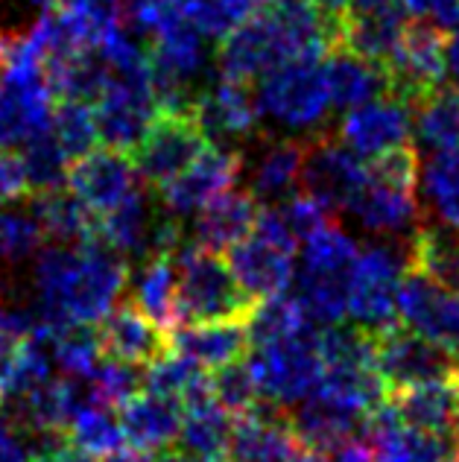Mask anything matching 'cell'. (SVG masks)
Here are the masks:
<instances>
[{"label":"cell","mask_w":459,"mask_h":462,"mask_svg":"<svg viewBox=\"0 0 459 462\" xmlns=\"http://www.w3.org/2000/svg\"><path fill=\"white\" fill-rule=\"evenodd\" d=\"M170 348L197 360L205 372H214L249 355L252 339L246 322H197L170 331Z\"/></svg>","instance_id":"26"},{"label":"cell","mask_w":459,"mask_h":462,"mask_svg":"<svg viewBox=\"0 0 459 462\" xmlns=\"http://www.w3.org/2000/svg\"><path fill=\"white\" fill-rule=\"evenodd\" d=\"M413 135V106L395 94L348 108L340 120V141L360 158H374L386 150L404 147Z\"/></svg>","instance_id":"15"},{"label":"cell","mask_w":459,"mask_h":462,"mask_svg":"<svg viewBox=\"0 0 459 462\" xmlns=\"http://www.w3.org/2000/svg\"><path fill=\"white\" fill-rule=\"evenodd\" d=\"M23 167H27V185L30 193H50V190H62L68 188V170H70V158L65 150L59 147L53 132L47 129L41 135L30 138L23 143Z\"/></svg>","instance_id":"38"},{"label":"cell","mask_w":459,"mask_h":462,"mask_svg":"<svg viewBox=\"0 0 459 462\" xmlns=\"http://www.w3.org/2000/svg\"><path fill=\"white\" fill-rule=\"evenodd\" d=\"M325 79H328L331 106L340 108V112L390 94V79H386L383 65L348 51V47H336L334 53H328Z\"/></svg>","instance_id":"28"},{"label":"cell","mask_w":459,"mask_h":462,"mask_svg":"<svg viewBox=\"0 0 459 462\" xmlns=\"http://www.w3.org/2000/svg\"><path fill=\"white\" fill-rule=\"evenodd\" d=\"M448 74L459 88V23L454 27V35L448 39Z\"/></svg>","instance_id":"46"},{"label":"cell","mask_w":459,"mask_h":462,"mask_svg":"<svg viewBox=\"0 0 459 462\" xmlns=\"http://www.w3.org/2000/svg\"><path fill=\"white\" fill-rule=\"evenodd\" d=\"M369 181V164L340 138L313 135L305 138L301 158V188L308 197L322 202L328 211H348Z\"/></svg>","instance_id":"7"},{"label":"cell","mask_w":459,"mask_h":462,"mask_svg":"<svg viewBox=\"0 0 459 462\" xmlns=\"http://www.w3.org/2000/svg\"><path fill=\"white\" fill-rule=\"evenodd\" d=\"M193 117L199 120L202 132L216 147L243 152L263 135V120L258 112L255 91L249 82L216 77L202 88Z\"/></svg>","instance_id":"10"},{"label":"cell","mask_w":459,"mask_h":462,"mask_svg":"<svg viewBox=\"0 0 459 462\" xmlns=\"http://www.w3.org/2000/svg\"><path fill=\"white\" fill-rule=\"evenodd\" d=\"M208 389H211V398L216 404L232 412L234 419L246 416V412H252L261 404V393H258L255 378H252V372L246 366V357L214 369L208 374Z\"/></svg>","instance_id":"39"},{"label":"cell","mask_w":459,"mask_h":462,"mask_svg":"<svg viewBox=\"0 0 459 462\" xmlns=\"http://www.w3.org/2000/svg\"><path fill=\"white\" fill-rule=\"evenodd\" d=\"M232 430V412L223 410L211 395H202L182 407V428H179L176 448L197 462H225Z\"/></svg>","instance_id":"29"},{"label":"cell","mask_w":459,"mask_h":462,"mask_svg":"<svg viewBox=\"0 0 459 462\" xmlns=\"http://www.w3.org/2000/svg\"><path fill=\"white\" fill-rule=\"evenodd\" d=\"M383 70L390 79V94L413 106L442 85L448 74V35L427 21L407 23L390 59L383 62Z\"/></svg>","instance_id":"8"},{"label":"cell","mask_w":459,"mask_h":462,"mask_svg":"<svg viewBox=\"0 0 459 462\" xmlns=\"http://www.w3.org/2000/svg\"><path fill=\"white\" fill-rule=\"evenodd\" d=\"M409 270L459 293V228L421 223L407 240Z\"/></svg>","instance_id":"31"},{"label":"cell","mask_w":459,"mask_h":462,"mask_svg":"<svg viewBox=\"0 0 459 462\" xmlns=\"http://www.w3.org/2000/svg\"><path fill=\"white\" fill-rule=\"evenodd\" d=\"M301 442L287 421V412L267 401L234 419L225 462H293Z\"/></svg>","instance_id":"19"},{"label":"cell","mask_w":459,"mask_h":462,"mask_svg":"<svg viewBox=\"0 0 459 462\" xmlns=\"http://www.w3.org/2000/svg\"><path fill=\"white\" fill-rule=\"evenodd\" d=\"M401 6L416 21H427L442 30H451L459 23V0H401Z\"/></svg>","instance_id":"43"},{"label":"cell","mask_w":459,"mask_h":462,"mask_svg":"<svg viewBox=\"0 0 459 462\" xmlns=\"http://www.w3.org/2000/svg\"><path fill=\"white\" fill-rule=\"evenodd\" d=\"M68 442L77 445L79 451L91 454L94 459H112L117 451L126 448V436L120 428V419L112 412V407H91L68 424Z\"/></svg>","instance_id":"36"},{"label":"cell","mask_w":459,"mask_h":462,"mask_svg":"<svg viewBox=\"0 0 459 462\" xmlns=\"http://www.w3.org/2000/svg\"><path fill=\"white\" fill-rule=\"evenodd\" d=\"M407 12L401 4L381 6H345L343 12V44L374 62H386L392 47L407 27Z\"/></svg>","instance_id":"27"},{"label":"cell","mask_w":459,"mask_h":462,"mask_svg":"<svg viewBox=\"0 0 459 462\" xmlns=\"http://www.w3.org/2000/svg\"><path fill=\"white\" fill-rule=\"evenodd\" d=\"M117 419L126 445L152 459L155 454L176 448L179 428H182V407L141 389L138 395H132L117 407Z\"/></svg>","instance_id":"22"},{"label":"cell","mask_w":459,"mask_h":462,"mask_svg":"<svg viewBox=\"0 0 459 462\" xmlns=\"http://www.w3.org/2000/svg\"><path fill=\"white\" fill-rule=\"evenodd\" d=\"M50 132L70 162H77V158H82L86 152L96 150V141H100L94 108L86 100H56Z\"/></svg>","instance_id":"37"},{"label":"cell","mask_w":459,"mask_h":462,"mask_svg":"<svg viewBox=\"0 0 459 462\" xmlns=\"http://www.w3.org/2000/svg\"><path fill=\"white\" fill-rule=\"evenodd\" d=\"M132 305H138L167 334L179 328V273L170 254L141 261L132 275Z\"/></svg>","instance_id":"30"},{"label":"cell","mask_w":459,"mask_h":462,"mask_svg":"<svg viewBox=\"0 0 459 462\" xmlns=\"http://www.w3.org/2000/svg\"><path fill=\"white\" fill-rule=\"evenodd\" d=\"M343 44V12L322 9L310 0H263L220 39L214 53L216 77L255 82L272 68L296 59H322Z\"/></svg>","instance_id":"1"},{"label":"cell","mask_w":459,"mask_h":462,"mask_svg":"<svg viewBox=\"0 0 459 462\" xmlns=\"http://www.w3.org/2000/svg\"><path fill=\"white\" fill-rule=\"evenodd\" d=\"M398 322L459 357V293L409 270L398 287Z\"/></svg>","instance_id":"13"},{"label":"cell","mask_w":459,"mask_h":462,"mask_svg":"<svg viewBox=\"0 0 459 462\" xmlns=\"http://www.w3.org/2000/svg\"><path fill=\"white\" fill-rule=\"evenodd\" d=\"M386 404L407 424L459 436V369L445 378L390 389Z\"/></svg>","instance_id":"21"},{"label":"cell","mask_w":459,"mask_h":462,"mask_svg":"<svg viewBox=\"0 0 459 462\" xmlns=\"http://www.w3.org/2000/svg\"><path fill=\"white\" fill-rule=\"evenodd\" d=\"M68 190L86 205V208L100 217L117 208L132 193L141 190V176L135 170L129 152L120 150H91L77 162H70L68 170Z\"/></svg>","instance_id":"14"},{"label":"cell","mask_w":459,"mask_h":462,"mask_svg":"<svg viewBox=\"0 0 459 462\" xmlns=\"http://www.w3.org/2000/svg\"><path fill=\"white\" fill-rule=\"evenodd\" d=\"M421 197L439 223L459 228V150L433 152L421 170Z\"/></svg>","instance_id":"35"},{"label":"cell","mask_w":459,"mask_h":462,"mask_svg":"<svg viewBox=\"0 0 459 462\" xmlns=\"http://www.w3.org/2000/svg\"><path fill=\"white\" fill-rule=\"evenodd\" d=\"M348 214H354L357 223L378 237H409L421 226L418 193L413 188L386 185L372 176Z\"/></svg>","instance_id":"23"},{"label":"cell","mask_w":459,"mask_h":462,"mask_svg":"<svg viewBox=\"0 0 459 462\" xmlns=\"http://www.w3.org/2000/svg\"><path fill=\"white\" fill-rule=\"evenodd\" d=\"M261 120L287 132H319L331 115V94L319 59H296L263 74L255 91Z\"/></svg>","instance_id":"4"},{"label":"cell","mask_w":459,"mask_h":462,"mask_svg":"<svg viewBox=\"0 0 459 462\" xmlns=\"http://www.w3.org/2000/svg\"><path fill=\"white\" fill-rule=\"evenodd\" d=\"M246 366L255 378L261 401L289 410L301 398L310 395L322 374V357L317 351V325L305 328L293 337L255 343L246 355Z\"/></svg>","instance_id":"5"},{"label":"cell","mask_w":459,"mask_h":462,"mask_svg":"<svg viewBox=\"0 0 459 462\" xmlns=\"http://www.w3.org/2000/svg\"><path fill=\"white\" fill-rule=\"evenodd\" d=\"M328 459L325 462H381L378 454L372 451V445H363V442H343L340 448H334L331 454H325Z\"/></svg>","instance_id":"44"},{"label":"cell","mask_w":459,"mask_h":462,"mask_svg":"<svg viewBox=\"0 0 459 462\" xmlns=\"http://www.w3.org/2000/svg\"><path fill=\"white\" fill-rule=\"evenodd\" d=\"M448 462H459V448H456V451H454V457H451Z\"/></svg>","instance_id":"50"},{"label":"cell","mask_w":459,"mask_h":462,"mask_svg":"<svg viewBox=\"0 0 459 462\" xmlns=\"http://www.w3.org/2000/svg\"><path fill=\"white\" fill-rule=\"evenodd\" d=\"M261 205L255 202L249 190L228 188L216 199H211L205 208L190 217L188 237L193 246L208 252H228L237 240H243L252 228H255Z\"/></svg>","instance_id":"24"},{"label":"cell","mask_w":459,"mask_h":462,"mask_svg":"<svg viewBox=\"0 0 459 462\" xmlns=\"http://www.w3.org/2000/svg\"><path fill=\"white\" fill-rule=\"evenodd\" d=\"M225 261L255 299L287 293L296 282V249L255 228L225 252Z\"/></svg>","instance_id":"16"},{"label":"cell","mask_w":459,"mask_h":462,"mask_svg":"<svg viewBox=\"0 0 459 462\" xmlns=\"http://www.w3.org/2000/svg\"><path fill=\"white\" fill-rule=\"evenodd\" d=\"M293 462H325V454H317V451H310V448L301 445Z\"/></svg>","instance_id":"47"},{"label":"cell","mask_w":459,"mask_h":462,"mask_svg":"<svg viewBox=\"0 0 459 462\" xmlns=\"http://www.w3.org/2000/svg\"><path fill=\"white\" fill-rule=\"evenodd\" d=\"M126 284V258L100 237L79 246L47 243L30 263V313L39 328L100 325Z\"/></svg>","instance_id":"2"},{"label":"cell","mask_w":459,"mask_h":462,"mask_svg":"<svg viewBox=\"0 0 459 462\" xmlns=\"http://www.w3.org/2000/svg\"><path fill=\"white\" fill-rule=\"evenodd\" d=\"M179 273V325L197 322H246L258 299L237 282L220 252L193 246L188 240L176 254Z\"/></svg>","instance_id":"3"},{"label":"cell","mask_w":459,"mask_h":462,"mask_svg":"<svg viewBox=\"0 0 459 462\" xmlns=\"http://www.w3.org/2000/svg\"><path fill=\"white\" fill-rule=\"evenodd\" d=\"M413 135L421 150H459V88L436 85L413 103Z\"/></svg>","instance_id":"32"},{"label":"cell","mask_w":459,"mask_h":462,"mask_svg":"<svg viewBox=\"0 0 459 462\" xmlns=\"http://www.w3.org/2000/svg\"><path fill=\"white\" fill-rule=\"evenodd\" d=\"M21 197H30L23 155L15 152V147H0V202Z\"/></svg>","instance_id":"42"},{"label":"cell","mask_w":459,"mask_h":462,"mask_svg":"<svg viewBox=\"0 0 459 462\" xmlns=\"http://www.w3.org/2000/svg\"><path fill=\"white\" fill-rule=\"evenodd\" d=\"M252 155L243 152L246 190L258 205H278L289 199L301 185V158H305V141L298 138H258L252 143ZM243 176V173H240Z\"/></svg>","instance_id":"18"},{"label":"cell","mask_w":459,"mask_h":462,"mask_svg":"<svg viewBox=\"0 0 459 462\" xmlns=\"http://www.w3.org/2000/svg\"><path fill=\"white\" fill-rule=\"evenodd\" d=\"M6 424V419H4V401H0V428Z\"/></svg>","instance_id":"49"},{"label":"cell","mask_w":459,"mask_h":462,"mask_svg":"<svg viewBox=\"0 0 459 462\" xmlns=\"http://www.w3.org/2000/svg\"><path fill=\"white\" fill-rule=\"evenodd\" d=\"M103 355L132 363V366H150L152 360L170 351V334L159 328L147 313L132 301H117L100 319Z\"/></svg>","instance_id":"20"},{"label":"cell","mask_w":459,"mask_h":462,"mask_svg":"<svg viewBox=\"0 0 459 462\" xmlns=\"http://www.w3.org/2000/svg\"><path fill=\"white\" fill-rule=\"evenodd\" d=\"M47 246L44 226L30 197L0 202V301H9L6 284Z\"/></svg>","instance_id":"25"},{"label":"cell","mask_w":459,"mask_h":462,"mask_svg":"<svg viewBox=\"0 0 459 462\" xmlns=\"http://www.w3.org/2000/svg\"><path fill=\"white\" fill-rule=\"evenodd\" d=\"M363 430L381 462H448L459 448V436L407 424L386 401L363 421Z\"/></svg>","instance_id":"17"},{"label":"cell","mask_w":459,"mask_h":462,"mask_svg":"<svg viewBox=\"0 0 459 462\" xmlns=\"http://www.w3.org/2000/svg\"><path fill=\"white\" fill-rule=\"evenodd\" d=\"M240 173H243V152L208 143L197 162L159 188V202L167 214L185 223L197 217L211 199L234 188Z\"/></svg>","instance_id":"12"},{"label":"cell","mask_w":459,"mask_h":462,"mask_svg":"<svg viewBox=\"0 0 459 462\" xmlns=\"http://www.w3.org/2000/svg\"><path fill=\"white\" fill-rule=\"evenodd\" d=\"M41 331L50 339V355L62 374H91L96 363L103 360L100 331L94 325L74 322L62 328H41Z\"/></svg>","instance_id":"34"},{"label":"cell","mask_w":459,"mask_h":462,"mask_svg":"<svg viewBox=\"0 0 459 462\" xmlns=\"http://www.w3.org/2000/svg\"><path fill=\"white\" fill-rule=\"evenodd\" d=\"M278 208V214H281V220H284V226H287V231L293 235V240L298 243H305L310 235H317L319 228H325L328 223H334L331 220V211L325 208L322 202H317L313 197H289V199H284V202H278L275 205Z\"/></svg>","instance_id":"41"},{"label":"cell","mask_w":459,"mask_h":462,"mask_svg":"<svg viewBox=\"0 0 459 462\" xmlns=\"http://www.w3.org/2000/svg\"><path fill=\"white\" fill-rule=\"evenodd\" d=\"M32 462H100V459H94L91 454L79 451L77 445H70V442H62V445H59V448H53L50 454H44V457L32 459Z\"/></svg>","instance_id":"45"},{"label":"cell","mask_w":459,"mask_h":462,"mask_svg":"<svg viewBox=\"0 0 459 462\" xmlns=\"http://www.w3.org/2000/svg\"><path fill=\"white\" fill-rule=\"evenodd\" d=\"M143 389L152 395H161L173 404L185 407L202 395H211L208 389V372L197 360H190L179 351H167L150 366H143Z\"/></svg>","instance_id":"33"},{"label":"cell","mask_w":459,"mask_h":462,"mask_svg":"<svg viewBox=\"0 0 459 462\" xmlns=\"http://www.w3.org/2000/svg\"><path fill=\"white\" fill-rule=\"evenodd\" d=\"M374 337V366L386 383V393L398 386L445 378L459 369V357L454 351L430 343L421 334L409 331L401 322L386 328Z\"/></svg>","instance_id":"11"},{"label":"cell","mask_w":459,"mask_h":462,"mask_svg":"<svg viewBox=\"0 0 459 462\" xmlns=\"http://www.w3.org/2000/svg\"><path fill=\"white\" fill-rule=\"evenodd\" d=\"M208 143V135L190 112H159L138 150L132 152V162H135L138 176L159 190L197 162Z\"/></svg>","instance_id":"9"},{"label":"cell","mask_w":459,"mask_h":462,"mask_svg":"<svg viewBox=\"0 0 459 462\" xmlns=\"http://www.w3.org/2000/svg\"><path fill=\"white\" fill-rule=\"evenodd\" d=\"M88 378L96 389V395H100L103 407H120L124 401H129L143 389V369L115 357H103Z\"/></svg>","instance_id":"40"},{"label":"cell","mask_w":459,"mask_h":462,"mask_svg":"<svg viewBox=\"0 0 459 462\" xmlns=\"http://www.w3.org/2000/svg\"><path fill=\"white\" fill-rule=\"evenodd\" d=\"M409 266L407 243H369L352 273L348 316L369 334L398 325V287Z\"/></svg>","instance_id":"6"},{"label":"cell","mask_w":459,"mask_h":462,"mask_svg":"<svg viewBox=\"0 0 459 462\" xmlns=\"http://www.w3.org/2000/svg\"><path fill=\"white\" fill-rule=\"evenodd\" d=\"M0 59H4V39H0Z\"/></svg>","instance_id":"51"},{"label":"cell","mask_w":459,"mask_h":462,"mask_svg":"<svg viewBox=\"0 0 459 462\" xmlns=\"http://www.w3.org/2000/svg\"><path fill=\"white\" fill-rule=\"evenodd\" d=\"M310 4H317L322 9H331V12H345L348 0H310Z\"/></svg>","instance_id":"48"}]
</instances>
